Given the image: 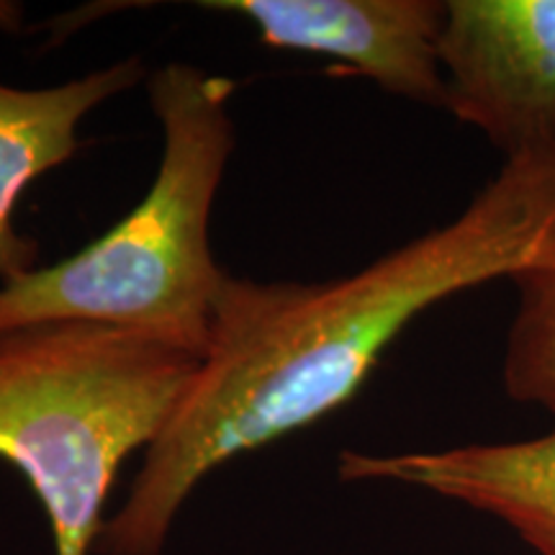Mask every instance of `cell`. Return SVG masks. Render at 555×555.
Instances as JSON below:
<instances>
[{
	"mask_svg": "<svg viewBox=\"0 0 555 555\" xmlns=\"http://www.w3.org/2000/svg\"><path fill=\"white\" fill-rule=\"evenodd\" d=\"M553 234L555 139L506 155L453 221L358 273L317 283L229 275L196 378L95 553H163L211 470L337 412L416 317L468 288L512 281Z\"/></svg>",
	"mask_w": 555,
	"mask_h": 555,
	"instance_id": "1",
	"label": "cell"
},
{
	"mask_svg": "<svg viewBox=\"0 0 555 555\" xmlns=\"http://www.w3.org/2000/svg\"><path fill=\"white\" fill-rule=\"evenodd\" d=\"M163 155L144 198L106 234L0 286V337L44 324L137 332L204 360L229 273L208 224L237 147L234 80L168 62L147 80Z\"/></svg>",
	"mask_w": 555,
	"mask_h": 555,
	"instance_id": "2",
	"label": "cell"
},
{
	"mask_svg": "<svg viewBox=\"0 0 555 555\" xmlns=\"http://www.w3.org/2000/svg\"><path fill=\"white\" fill-rule=\"evenodd\" d=\"M201 360L137 332L44 324L0 337V461L26 478L54 555H90L116 476L163 435Z\"/></svg>",
	"mask_w": 555,
	"mask_h": 555,
	"instance_id": "3",
	"label": "cell"
},
{
	"mask_svg": "<svg viewBox=\"0 0 555 555\" xmlns=\"http://www.w3.org/2000/svg\"><path fill=\"white\" fill-rule=\"evenodd\" d=\"M446 108L506 155L555 139V0H448Z\"/></svg>",
	"mask_w": 555,
	"mask_h": 555,
	"instance_id": "4",
	"label": "cell"
},
{
	"mask_svg": "<svg viewBox=\"0 0 555 555\" xmlns=\"http://www.w3.org/2000/svg\"><path fill=\"white\" fill-rule=\"evenodd\" d=\"M204 11L234 13L270 50L345 62L380 90L446 108L437 0H201Z\"/></svg>",
	"mask_w": 555,
	"mask_h": 555,
	"instance_id": "5",
	"label": "cell"
},
{
	"mask_svg": "<svg viewBox=\"0 0 555 555\" xmlns=\"http://www.w3.org/2000/svg\"><path fill=\"white\" fill-rule=\"evenodd\" d=\"M343 481H391L433 491L499 519L538 555H555V427L515 442H470L422 453L345 450Z\"/></svg>",
	"mask_w": 555,
	"mask_h": 555,
	"instance_id": "6",
	"label": "cell"
},
{
	"mask_svg": "<svg viewBox=\"0 0 555 555\" xmlns=\"http://www.w3.org/2000/svg\"><path fill=\"white\" fill-rule=\"evenodd\" d=\"M144 73L142 57H124L62 86L0 82V286L39 268L37 240L16 229L24 191L78 155L88 114L142 82Z\"/></svg>",
	"mask_w": 555,
	"mask_h": 555,
	"instance_id": "7",
	"label": "cell"
},
{
	"mask_svg": "<svg viewBox=\"0 0 555 555\" xmlns=\"http://www.w3.org/2000/svg\"><path fill=\"white\" fill-rule=\"evenodd\" d=\"M512 283L517 309L506 332L504 391L517 404L540 406L555 416V234Z\"/></svg>",
	"mask_w": 555,
	"mask_h": 555,
	"instance_id": "8",
	"label": "cell"
},
{
	"mask_svg": "<svg viewBox=\"0 0 555 555\" xmlns=\"http://www.w3.org/2000/svg\"><path fill=\"white\" fill-rule=\"evenodd\" d=\"M24 21V5L0 0V31H18Z\"/></svg>",
	"mask_w": 555,
	"mask_h": 555,
	"instance_id": "9",
	"label": "cell"
}]
</instances>
